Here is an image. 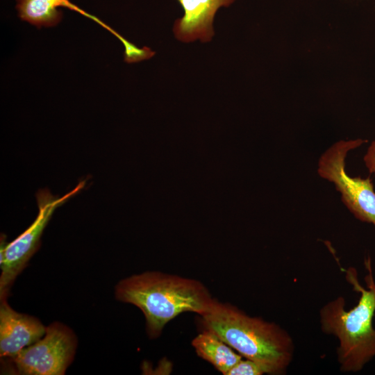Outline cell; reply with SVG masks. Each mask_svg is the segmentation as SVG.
<instances>
[{"instance_id": "cell-1", "label": "cell", "mask_w": 375, "mask_h": 375, "mask_svg": "<svg viewBox=\"0 0 375 375\" xmlns=\"http://www.w3.org/2000/svg\"><path fill=\"white\" fill-rule=\"evenodd\" d=\"M199 324L202 330L213 333L242 357L259 365L265 374H285L293 360L294 343L288 331L229 303L217 300L200 315Z\"/></svg>"}, {"instance_id": "cell-2", "label": "cell", "mask_w": 375, "mask_h": 375, "mask_svg": "<svg viewBox=\"0 0 375 375\" xmlns=\"http://www.w3.org/2000/svg\"><path fill=\"white\" fill-rule=\"evenodd\" d=\"M116 299L138 307L144 314L150 338L181 313H207L217 301L199 281L160 272H146L121 280L115 286Z\"/></svg>"}, {"instance_id": "cell-3", "label": "cell", "mask_w": 375, "mask_h": 375, "mask_svg": "<svg viewBox=\"0 0 375 375\" xmlns=\"http://www.w3.org/2000/svg\"><path fill=\"white\" fill-rule=\"evenodd\" d=\"M368 274L365 276L367 288L358 279L353 267L346 269V279L360 294L356 306L346 310V301L338 297L328 301L319 311L321 330L338 340V362L344 372H358L375 357V281L371 259L365 260Z\"/></svg>"}, {"instance_id": "cell-4", "label": "cell", "mask_w": 375, "mask_h": 375, "mask_svg": "<svg viewBox=\"0 0 375 375\" xmlns=\"http://www.w3.org/2000/svg\"><path fill=\"white\" fill-rule=\"evenodd\" d=\"M366 142L358 138L334 143L321 155L317 173L334 184L342 201L356 219L375 228V191L371 178L352 177L345 169L347 153Z\"/></svg>"}, {"instance_id": "cell-5", "label": "cell", "mask_w": 375, "mask_h": 375, "mask_svg": "<svg viewBox=\"0 0 375 375\" xmlns=\"http://www.w3.org/2000/svg\"><path fill=\"white\" fill-rule=\"evenodd\" d=\"M81 181L73 190L62 197L53 196L47 190L36 194L38 214L31 225L13 241L8 243L1 235L0 247V300L6 299L17 276L26 266L38 250L43 231L56 208L65 203L85 187Z\"/></svg>"}, {"instance_id": "cell-6", "label": "cell", "mask_w": 375, "mask_h": 375, "mask_svg": "<svg viewBox=\"0 0 375 375\" xmlns=\"http://www.w3.org/2000/svg\"><path fill=\"white\" fill-rule=\"evenodd\" d=\"M76 346L72 330L60 322H53L46 327L40 340L9 361L18 374L62 375L73 361Z\"/></svg>"}, {"instance_id": "cell-7", "label": "cell", "mask_w": 375, "mask_h": 375, "mask_svg": "<svg viewBox=\"0 0 375 375\" xmlns=\"http://www.w3.org/2000/svg\"><path fill=\"white\" fill-rule=\"evenodd\" d=\"M0 356L9 360L40 340L46 327L36 317L13 310L0 300Z\"/></svg>"}, {"instance_id": "cell-8", "label": "cell", "mask_w": 375, "mask_h": 375, "mask_svg": "<svg viewBox=\"0 0 375 375\" xmlns=\"http://www.w3.org/2000/svg\"><path fill=\"white\" fill-rule=\"evenodd\" d=\"M183 9L182 17L175 20L173 32L180 42L189 43L199 40L210 42L215 35L214 17L220 7H228L235 0H177Z\"/></svg>"}, {"instance_id": "cell-9", "label": "cell", "mask_w": 375, "mask_h": 375, "mask_svg": "<svg viewBox=\"0 0 375 375\" xmlns=\"http://www.w3.org/2000/svg\"><path fill=\"white\" fill-rule=\"evenodd\" d=\"M192 345L199 357L211 363L224 375L242 359L240 353H236L215 334L207 330H202L201 333L193 339Z\"/></svg>"}, {"instance_id": "cell-10", "label": "cell", "mask_w": 375, "mask_h": 375, "mask_svg": "<svg viewBox=\"0 0 375 375\" xmlns=\"http://www.w3.org/2000/svg\"><path fill=\"white\" fill-rule=\"evenodd\" d=\"M21 19L40 28L58 24L62 19L60 7L72 8L69 0H16Z\"/></svg>"}, {"instance_id": "cell-11", "label": "cell", "mask_w": 375, "mask_h": 375, "mask_svg": "<svg viewBox=\"0 0 375 375\" xmlns=\"http://www.w3.org/2000/svg\"><path fill=\"white\" fill-rule=\"evenodd\" d=\"M265 374L262 367L249 359L241 360L235 364L226 375H262Z\"/></svg>"}, {"instance_id": "cell-12", "label": "cell", "mask_w": 375, "mask_h": 375, "mask_svg": "<svg viewBox=\"0 0 375 375\" xmlns=\"http://www.w3.org/2000/svg\"><path fill=\"white\" fill-rule=\"evenodd\" d=\"M363 161L370 174H375V140L369 146Z\"/></svg>"}]
</instances>
